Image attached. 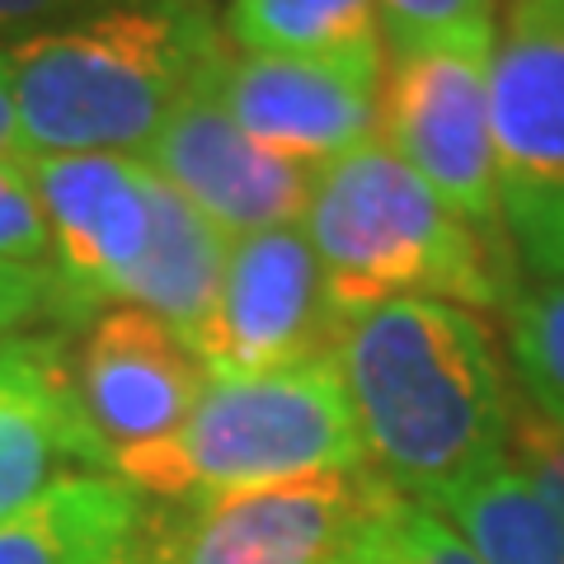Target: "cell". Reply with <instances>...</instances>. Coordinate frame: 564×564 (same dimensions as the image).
I'll use <instances>...</instances> for the list:
<instances>
[{"mask_svg": "<svg viewBox=\"0 0 564 564\" xmlns=\"http://www.w3.org/2000/svg\"><path fill=\"white\" fill-rule=\"evenodd\" d=\"M367 470L437 503L508 456L513 395L485 321L433 296H395L344 321L334 344Z\"/></svg>", "mask_w": 564, "mask_h": 564, "instance_id": "6da1fadb", "label": "cell"}, {"mask_svg": "<svg viewBox=\"0 0 564 564\" xmlns=\"http://www.w3.org/2000/svg\"><path fill=\"white\" fill-rule=\"evenodd\" d=\"M198 0H104L0 43L24 147L39 155H141L198 76L226 52Z\"/></svg>", "mask_w": 564, "mask_h": 564, "instance_id": "7a4b0ae2", "label": "cell"}, {"mask_svg": "<svg viewBox=\"0 0 564 564\" xmlns=\"http://www.w3.org/2000/svg\"><path fill=\"white\" fill-rule=\"evenodd\" d=\"M302 231L339 321L395 296L466 311L513 306L508 245L456 217L381 137L315 170Z\"/></svg>", "mask_w": 564, "mask_h": 564, "instance_id": "3957f363", "label": "cell"}, {"mask_svg": "<svg viewBox=\"0 0 564 564\" xmlns=\"http://www.w3.org/2000/svg\"><path fill=\"white\" fill-rule=\"evenodd\" d=\"M362 437L334 358L263 377H207L188 419L161 443L118 452L113 475L137 494L193 503L329 470H362Z\"/></svg>", "mask_w": 564, "mask_h": 564, "instance_id": "277c9868", "label": "cell"}, {"mask_svg": "<svg viewBox=\"0 0 564 564\" xmlns=\"http://www.w3.org/2000/svg\"><path fill=\"white\" fill-rule=\"evenodd\" d=\"M395 489L377 470H329L170 503L137 527L147 564H348Z\"/></svg>", "mask_w": 564, "mask_h": 564, "instance_id": "5b68a950", "label": "cell"}, {"mask_svg": "<svg viewBox=\"0 0 564 564\" xmlns=\"http://www.w3.org/2000/svg\"><path fill=\"white\" fill-rule=\"evenodd\" d=\"M489 47L494 33L395 52L381 85V141L462 221L508 240L489 132Z\"/></svg>", "mask_w": 564, "mask_h": 564, "instance_id": "8992f818", "label": "cell"}, {"mask_svg": "<svg viewBox=\"0 0 564 564\" xmlns=\"http://www.w3.org/2000/svg\"><path fill=\"white\" fill-rule=\"evenodd\" d=\"M339 311L329 302L321 259L302 226H278L231 240L221 288L188 352L207 377L236 381L282 367L325 362L339 344Z\"/></svg>", "mask_w": 564, "mask_h": 564, "instance_id": "52a82bcc", "label": "cell"}, {"mask_svg": "<svg viewBox=\"0 0 564 564\" xmlns=\"http://www.w3.org/2000/svg\"><path fill=\"white\" fill-rule=\"evenodd\" d=\"M33 193L52 231V278H57L66 325H85L104 306H122L128 282L155 231L161 180L141 155H24Z\"/></svg>", "mask_w": 564, "mask_h": 564, "instance_id": "ba28073f", "label": "cell"}, {"mask_svg": "<svg viewBox=\"0 0 564 564\" xmlns=\"http://www.w3.org/2000/svg\"><path fill=\"white\" fill-rule=\"evenodd\" d=\"M217 62L174 104V113L161 122L151 147L141 151V161L161 174L188 207H198L226 240L278 231V226H302L315 170L263 151L226 113L217 85H212Z\"/></svg>", "mask_w": 564, "mask_h": 564, "instance_id": "9c48e42d", "label": "cell"}, {"mask_svg": "<svg viewBox=\"0 0 564 564\" xmlns=\"http://www.w3.org/2000/svg\"><path fill=\"white\" fill-rule=\"evenodd\" d=\"M217 99L282 161L321 170L381 137L386 57H273L236 52L212 70Z\"/></svg>", "mask_w": 564, "mask_h": 564, "instance_id": "30bf717a", "label": "cell"}, {"mask_svg": "<svg viewBox=\"0 0 564 564\" xmlns=\"http://www.w3.org/2000/svg\"><path fill=\"white\" fill-rule=\"evenodd\" d=\"M489 132L503 226L564 203V14L513 0L489 47Z\"/></svg>", "mask_w": 564, "mask_h": 564, "instance_id": "8fae6325", "label": "cell"}, {"mask_svg": "<svg viewBox=\"0 0 564 564\" xmlns=\"http://www.w3.org/2000/svg\"><path fill=\"white\" fill-rule=\"evenodd\" d=\"M80 410L104 447L132 452L161 443L198 404L207 372L174 329L141 306H104L70 344Z\"/></svg>", "mask_w": 564, "mask_h": 564, "instance_id": "7c38bea8", "label": "cell"}, {"mask_svg": "<svg viewBox=\"0 0 564 564\" xmlns=\"http://www.w3.org/2000/svg\"><path fill=\"white\" fill-rule=\"evenodd\" d=\"M76 475H113V452L80 410L66 334L0 344V522Z\"/></svg>", "mask_w": 564, "mask_h": 564, "instance_id": "4fadbf2b", "label": "cell"}, {"mask_svg": "<svg viewBox=\"0 0 564 564\" xmlns=\"http://www.w3.org/2000/svg\"><path fill=\"white\" fill-rule=\"evenodd\" d=\"M141 513V494L118 475L57 480L0 522V564H113Z\"/></svg>", "mask_w": 564, "mask_h": 564, "instance_id": "5bb4252c", "label": "cell"}, {"mask_svg": "<svg viewBox=\"0 0 564 564\" xmlns=\"http://www.w3.org/2000/svg\"><path fill=\"white\" fill-rule=\"evenodd\" d=\"M226 250H231V240L161 180V193H155V231L128 282L122 306L151 311L165 329H174L184 344H193L212 302H217Z\"/></svg>", "mask_w": 564, "mask_h": 564, "instance_id": "9a60e30c", "label": "cell"}, {"mask_svg": "<svg viewBox=\"0 0 564 564\" xmlns=\"http://www.w3.org/2000/svg\"><path fill=\"white\" fill-rule=\"evenodd\" d=\"M429 508L447 518L485 564H564L560 522L536 485L513 466V456L494 462Z\"/></svg>", "mask_w": 564, "mask_h": 564, "instance_id": "2e32d148", "label": "cell"}, {"mask_svg": "<svg viewBox=\"0 0 564 564\" xmlns=\"http://www.w3.org/2000/svg\"><path fill=\"white\" fill-rule=\"evenodd\" d=\"M221 33L273 57H386L377 0H226Z\"/></svg>", "mask_w": 564, "mask_h": 564, "instance_id": "e0dca14e", "label": "cell"}, {"mask_svg": "<svg viewBox=\"0 0 564 564\" xmlns=\"http://www.w3.org/2000/svg\"><path fill=\"white\" fill-rule=\"evenodd\" d=\"M513 352L527 410L564 429V278H545L508 306Z\"/></svg>", "mask_w": 564, "mask_h": 564, "instance_id": "ac0fdd59", "label": "cell"}, {"mask_svg": "<svg viewBox=\"0 0 564 564\" xmlns=\"http://www.w3.org/2000/svg\"><path fill=\"white\" fill-rule=\"evenodd\" d=\"M348 564H485L433 508L395 494L352 545Z\"/></svg>", "mask_w": 564, "mask_h": 564, "instance_id": "d6986e66", "label": "cell"}, {"mask_svg": "<svg viewBox=\"0 0 564 564\" xmlns=\"http://www.w3.org/2000/svg\"><path fill=\"white\" fill-rule=\"evenodd\" d=\"M377 24L391 52L475 39V33H494V0H377Z\"/></svg>", "mask_w": 564, "mask_h": 564, "instance_id": "ffe728a7", "label": "cell"}, {"mask_svg": "<svg viewBox=\"0 0 564 564\" xmlns=\"http://www.w3.org/2000/svg\"><path fill=\"white\" fill-rule=\"evenodd\" d=\"M0 263L10 269H52V231L33 180L20 161L0 155Z\"/></svg>", "mask_w": 564, "mask_h": 564, "instance_id": "44dd1931", "label": "cell"}, {"mask_svg": "<svg viewBox=\"0 0 564 564\" xmlns=\"http://www.w3.org/2000/svg\"><path fill=\"white\" fill-rule=\"evenodd\" d=\"M508 456L513 466L536 485L545 508L555 513L564 532V429L545 423L532 410H513V433H508Z\"/></svg>", "mask_w": 564, "mask_h": 564, "instance_id": "7402d4cb", "label": "cell"}, {"mask_svg": "<svg viewBox=\"0 0 564 564\" xmlns=\"http://www.w3.org/2000/svg\"><path fill=\"white\" fill-rule=\"evenodd\" d=\"M39 321L66 325V306L52 269H10V263H0V344L33 334Z\"/></svg>", "mask_w": 564, "mask_h": 564, "instance_id": "603a6c76", "label": "cell"}, {"mask_svg": "<svg viewBox=\"0 0 564 564\" xmlns=\"http://www.w3.org/2000/svg\"><path fill=\"white\" fill-rule=\"evenodd\" d=\"M513 245L522 250V259L532 263L541 278H564V203L555 212H545L536 221L513 226Z\"/></svg>", "mask_w": 564, "mask_h": 564, "instance_id": "cb8c5ba5", "label": "cell"}, {"mask_svg": "<svg viewBox=\"0 0 564 564\" xmlns=\"http://www.w3.org/2000/svg\"><path fill=\"white\" fill-rule=\"evenodd\" d=\"M104 6V0H0V33H39V29H52V24H66L76 14Z\"/></svg>", "mask_w": 564, "mask_h": 564, "instance_id": "d4e9b609", "label": "cell"}, {"mask_svg": "<svg viewBox=\"0 0 564 564\" xmlns=\"http://www.w3.org/2000/svg\"><path fill=\"white\" fill-rule=\"evenodd\" d=\"M0 155H6V161H20V155H29V147H24V128H20V113H14V95H10L6 70H0Z\"/></svg>", "mask_w": 564, "mask_h": 564, "instance_id": "484cf974", "label": "cell"}, {"mask_svg": "<svg viewBox=\"0 0 564 564\" xmlns=\"http://www.w3.org/2000/svg\"><path fill=\"white\" fill-rule=\"evenodd\" d=\"M113 564H147V560H141V551H137V536H132V545H128V551H122Z\"/></svg>", "mask_w": 564, "mask_h": 564, "instance_id": "4316f807", "label": "cell"}, {"mask_svg": "<svg viewBox=\"0 0 564 564\" xmlns=\"http://www.w3.org/2000/svg\"><path fill=\"white\" fill-rule=\"evenodd\" d=\"M545 6H551V10H560V14H564V0H545Z\"/></svg>", "mask_w": 564, "mask_h": 564, "instance_id": "83f0119b", "label": "cell"}]
</instances>
